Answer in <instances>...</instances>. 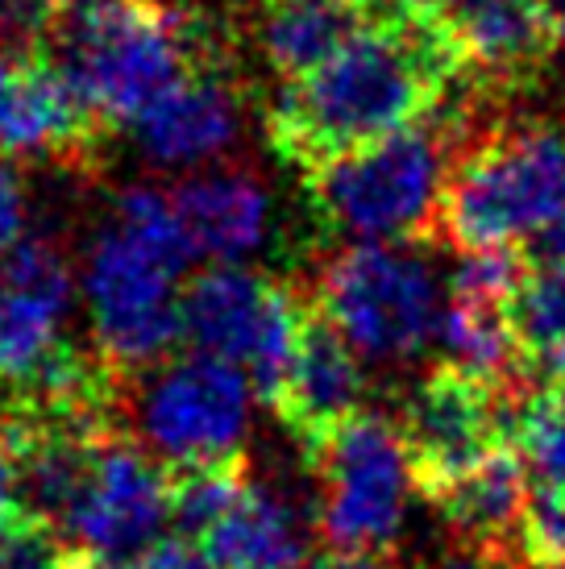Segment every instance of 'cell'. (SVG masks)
Wrapping results in <instances>:
<instances>
[{"label":"cell","mask_w":565,"mask_h":569,"mask_svg":"<svg viewBox=\"0 0 565 569\" xmlns=\"http://www.w3.org/2000/svg\"><path fill=\"white\" fill-rule=\"evenodd\" d=\"M462 80L466 67L440 17L416 26H361L329 63L282 83L267 112L270 146L299 174L316 171L420 126Z\"/></svg>","instance_id":"cell-1"},{"label":"cell","mask_w":565,"mask_h":569,"mask_svg":"<svg viewBox=\"0 0 565 569\" xmlns=\"http://www.w3.org/2000/svg\"><path fill=\"white\" fill-rule=\"evenodd\" d=\"M47 59L105 126H129L175 83L229 63V50L220 26L184 0H67Z\"/></svg>","instance_id":"cell-2"},{"label":"cell","mask_w":565,"mask_h":569,"mask_svg":"<svg viewBox=\"0 0 565 569\" xmlns=\"http://www.w3.org/2000/svg\"><path fill=\"white\" fill-rule=\"evenodd\" d=\"M196 250L175 200L155 188H129L88 253L96 353L117 375H141L167 362L184 341L179 274Z\"/></svg>","instance_id":"cell-3"},{"label":"cell","mask_w":565,"mask_h":569,"mask_svg":"<svg viewBox=\"0 0 565 569\" xmlns=\"http://www.w3.org/2000/svg\"><path fill=\"white\" fill-rule=\"evenodd\" d=\"M487 96L470 88L466 104H440L420 126L304 171V196L320 229L358 241L437 238L440 196L462 146L474 133V109Z\"/></svg>","instance_id":"cell-4"},{"label":"cell","mask_w":565,"mask_h":569,"mask_svg":"<svg viewBox=\"0 0 565 569\" xmlns=\"http://www.w3.org/2000/svg\"><path fill=\"white\" fill-rule=\"evenodd\" d=\"M565 224V126L545 117L490 121L462 146L437 241L457 253L499 250Z\"/></svg>","instance_id":"cell-5"},{"label":"cell","mask_w":565,"mask_h":569,"mask_svg":"<svg viewBox=\"0 0 565 569\" xmlns=\"http://www.w3.org/2000/svg\"><path fill=\"white\" fill-rule=\"evenodd\" d=\"M308 300L291 283L246 267H208L184 287V341L250 375L254 396L275 403L296 358Z\"/></svg>","instance_id":"cell-6"},{"label":"cell","mask_w":565,"mask_h":569,"mask_svg":"<svg viewBox=\"0 0 565 569\" xmlns=\"http://www.w3.org/2000/svg\"><path fill=\"white\" fill-rule=\"evenodd\" d=\"M308 466L320 478L316 523L333 553H387L408 516V490H416L399 428L361 411L316 445Z\"/></svg>","instance_id":"cell-7"},{"label":"cell","mask_w":565,"mask_h":569,"mask_svg":"<svg viewBox=\"0 0 565 569\" xmlns=\"http://www.w3.org/2000/svg\"><path fill=\"white\" fill-rule=\"evenodd\" d=\"M316 308L370 358H416L445 317L433 267L387 241H358L325 262Z\"/></svg>","instance_id":"cell-8"},{"label":"cell","mask_w":565,"mask_h":569,"mask_svg":"<svg viewBox=\"0 0 565 569\" xmlns=\"http://www.w3.org/2000/svg\"><path fill=\"white\" fill-rule=\"evenodd\" d=\"M528 391V387H524ZM519 391L474 379L457 366H433L404 403L399 437L408 449L412 482L424 499L470 475L478 461L516 437Z\"/></svg>","instance_id":"cell-9"},{"label":"cell","mask_w":565,"mask_h":569,"mask_svg":"<svg viewBox=\"0 0 565 569\" xmlns=\"http://www.w3.org/2000/svg\"><path fill=\"white\" fill-rule=\"evenodd\" d=\"M250 375L208 353L162 362L138 399V441L162 466L241 458L250 428Z\"/></svg>","instance_id":"cell-10"},{"label":"cell","mask_w":565,"mask_h":569,"mask_svg":"<svg viewBox=\"0 0 565 569\" xmlns=\"http://www.w3.org/2000/svg\"><path fill=\"white\" fill-rule=\"evenodd\" d=\"M167 523H171V466H162L133 432L112 428L96 449L88 487L67 516L63 537H71L88 553L126 561L129 553L155 549V537Z\"/></svg>","instance_id":"cell-11"},{"label":"cell","mask_w":565,"mask_h":569,"mask_svg":"<svg viewBox=\"0 0 565 569\" xmlns=\"http://www.w3.org/2000/svg\"><path fill=\"white\" fill-rule=\"evenodd\" d=\"M71 308V267L47 238L17 241L0 267V396L30 379L59 346Z\"/></svg>","instance_id":"cell-12"},{"label":"cell","mask_w":565,"mask_h":569,"mask_svg":"<svg viewBox=\"0 0 565 569\" xmlns=\"http://www.w3.org/2000/svg\"><path fill=\"white\" fill-rule=\"evenodd\" d=\"M361 399H366V375L358 349L316 303H308L296 358L287 366V379L270 408L291 428V437H299L304 453H313L329 432L361 416Z\"/></svg>","instance_id":"cell-13"},{"label":"cell","mask_w":565,"mask_h":569,"mask_svg":"<svg viewBox=\"0 0 565 569\" xmlns=\"http://www.w3.org/2000/svg\"><path fill=\"white\" fill-rule=\"evenodd\" d=\"M437 17L462 54L466 80L487 92L524 88L557 50L545 0H440Z\"/></svg>","instance_id":"cell-14"},{"label":"cell","mask_w":565,"mask_h":569,"mask_svg":"<svg viewBox=\"0 0 565 569\" xmlns=\"http://www.w3.org/2000/svg\"><path fill=\"white\" fill-rule=\"evenodd\" d=\"M100 126L105 117L47 54L17 63L13 83L0 96V154L88 159Z\"/></svg>","instance_id":"cell-15"},{"label":"cell","mask_w":565,"mask_h":569,"mask_svg":"<svg viewBox=\"0 0 565 569\" xmlns=\"http://www.w3.org/2000/svg\"><path fill=\"white\" fill-rule=\"evenodd\" d=\"M129 129L141 150L167 167L205 162L229 150L241 133V88L234 80V63L205 67L175 83L150 109H141Z\"/></svg>","instance_id":"cell-16"},{"label":"cell","mask_w":565,"mask_h":569,"mask_svg":"<svg viewBox=\"0 0 565 569\" xmlns=\"http://www.w3.org/2000/svg\"><path fill=\"white\" fill-rule=\"evenodd\" d=\"M433 503L462 537V545L516 561L519 520H524V503H528V470H524L519 449L516 445L495 449L470 475H462L440 495H433Z\"/></svg>","instance_id":"cell-17"},{"label":"cell","mask_w":565,"mask_h":569,"mask_svg":"<svg viewBox=\"0 0 565 569\" xmlns=\"http://www.w3.org/2000/svg\"><path fill=\"white\" fill-rule=\"evenodd\" d=\"M179 221L188 229L191 250L217 262L241 258L262 246L270 224L267 188L246 171H220L188 179L171 196Z\"/></svg>","instance_id":"cell-18"},{"label":"cell","mask_w":565,"mask_h":569,"mask_svg":"<svg viewBox=\"0 0 565 569\" xmlns=\"http://www.w3.org/2000/svg\"><path fill=\"white\" fill-rule=\"evenodd\" d=\"M205 553L217 569H304L308 537L296 507L279 490L250 482L205 537Z\"/></svg>","instance_id":"cell-19"},{"label":"cell","mask_w":565,"mask_h":569,"mask_svg":"<svg viewBox=\"0 0 565 569\" xmlns=\"http://www.w3.org/2000/svg\"><path fill=\"white\" fill-rule=\"evenodd\" d=\"M366 26L354 0H267L258 17V47L282 83L304 80L329 63Z\"/></svg>","instance_id":"cell-20"},{"label":"cell","mask_w":565,"mask_h":569,"mask_svg":"<svg viewBox=\"0 0 565 569\" xmlns=\"http://www.w3.org/2000/svg\"><path fill=\"white\" fill-rule=\"evenodd\" d=\"M440 341L449 353V366L466 370L474 379H487L507 391H524V353H519L512 300L457 291L449 287V303L440 317Z\"/></svg>","instance_id":"cell-21"},{"label":"cell","mask_w":565,"mask_h":569,"mask_svg":"<svg viewBox=\"0 0 565 569\" xmlns=\"http://www.w3.org/2000/svg\"><path fill=\"white\" fill-rule=\"evenodd\" d=\"M250 461L225 458L200 461V466H175L171 470V523L184 532V540H205L217 528L229 507L250 487Z\"/></svg>","instance_id":"cell-22"},{"label":"cell","mask_w":565,"mask_h":569,"mask_svg":"<svg viewBox=\"0 0 565 569\" xmlns=\"http://www.w3.org/2000/svg\"><path fill=\"white\" fill-rule=\"evenodd\" d=\"M71 549L50 520L13 507L0 516V569H67Z\"/></svg>","instance_id":"cell-23"},{"label":"cell","mask_w":565,"mask_h":569,"mask_svg":"<svg viewBox=\"0 0 565 569\" xmlns=\"http://www.w3.org/2000/svg\"><path fill=\"white\" fill-rule=\"evenodd\" d=\"M63 4L67 0H0V47L21 63L47 54Z\"/></svg>","instance_id":"cell-24"},{"label":"cell","mask_w":565,"mask_h":569,"mask_svg":"<svg viewBox=\"0 0 565 569\" xmlns=\"http://www.w3.org/2000/svg\"><path fill=\"white\" fill-rule=\"evenodd\" d=\"M26 233V183L9 154H0V253H9Z\"/></svg>","instance_id":"cell-25"},{"label":"cell","mask_w":565,"mask_h":569,"mask_svg":"<svg viewBox=\"0 0 565 569\" xmlns=\"http://www.w3.org/2000/svg\"><path fill=\"white\" fill-rule=\"evenodd\" d=\"M366 26H416L440 13V0H354Z\"/></svg>","instance_id":"cell-26"},{"label":"cell","mask_w":565,"mask_h":569,"mask_svg":"<svg viewBox=\"0 0 565 569\" xmlns=\"http://www.w3.org/2000/svg\"><path fill=\"white\" fill-rule=\"evenodd\" d=\"M138 569H217V566H212V557L205 549H196V540L175 537V540H158L155 549H146Z\"/></svg>","instance_id":"cell-27"},{"label":"cell","mask_w":565,"mask_h":569,"mask_svg":"<svg viewBox=\"0 0 565 569\" xmlns=\"http://www.w3.org/2000/svg\"><path fill=\"white\" fill-rule=\"evenodd\" d=\"M17 507V461H13V445H9V432H4V420H0V516Z\"/></svg>","instance_id":"cell-28"},{"label":"cell","mask_w":565,"mask_h":569,"mask_svg":"<svg viewBox=\"0 0 565 569\" xmlns=\"http://www.w3.org/2000/svg\"><path fill=\"white\" fill-rule=\"evenodd\" d=\"M528 258L565 270V224H557V229H549V233H541V238H536V246L528 250Z\"/></svg>","instance_id":"cell-29"},{"label":"cell","mask_w":565,"mask_h":569,"mask_svg":"<svg viewBox=\"0 0 565 569\" xmlns=\"http://www.w3.org/2000/svg\"><path fill=\"white\" fill-rule=\"evenodd\" d=\"M304 569H383V557H358V553H329L316 557Z\"/></svg>","instance_id":"cell-30"},{"label":"cell","mask_w":565,"mask_h":569,"mask_svg":"<svg viewBox=\"0 0 565 569\" xmlns=\"http://www.w3.org/2000/svg\"><path fill=\"white\" fill-rule=\"evenodd\" d=\"M67 569H138V566H126L121 557H105V553L76 549V553H71V566H67Z\"/></svg>","instance_id":"cell-31"},{"label":"cell","mask_w":565,"mask_h":569,"mask_svg":"<svg viewBox=\"0 0 565 569\" xmlns=\"http://www.w3.org/2000/svg\"><path fill=\"white\" fill-rule=\"evenodd\" d=\"M545 9H549V26L557 33V47H565V0H545Z\"/></svg>","instance_id":"cell-32"},{"label":"cell","mask_w":565,"mask_h":569,"mask_svg":"<svg viewBox=\"0 0 565 569\" xmlns=\"http://www.w3.org/2000/svg\"><path fill=\"white\" fill-rule=\"evenodd\" d=\"M17 63H21V59H13V54H9V50L0 47V96H4V88H9V83H13V76H17Z\"/></svg>","instance_id":"cell-33"},{"label":"cell","mask_w":565,"mask_h":569,"mask_svg":"<svg viewBox=\"0 0 565 569\" xmlns=\"http://www.w3.org/2000/svg\"><path fill=\"white\" fill-rule=\"evenodd\" d=\"M495 569H516V566H507V561H503V566H495Z\"/></svg>","instance_id":"cell-34"},{"label":"cell","mask_w":565,"mask_h":569,"mask_svg":"<svg viewBox=\"0 0 565 569\" xmlns=\"http://www.w3.org/2000/svg\"><path fill=\"white\" fill-rule=\"evenodd\" d=\"M562 569H565V566H562Z\"/></svg>","instance_id":"cell-35"}]
</instances>
